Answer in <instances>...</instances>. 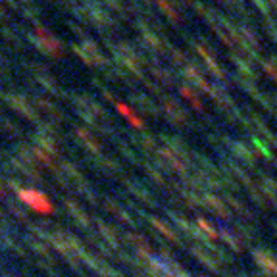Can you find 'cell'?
Here are the masks:
<instances>
[{
    "mask_svg": "<svg viewBox=\"0 0 277 277\" xmlns=\"http://www.w3.org/2000/svg\"><path fill=\"white\" fill-rule=\"evenodd\" d=\"M20 200L23 202L25 206H29L33 212H37V214H52L54 212V206H52L50 198L46 195H42L41 191H37V189H21L20 193Z\"/></svg>",
    "mask_w": 277,
    "mask_h": 277,
    "instance_id": "cell-1",
    "label": "cell"
}]
</instances>
